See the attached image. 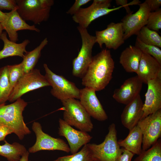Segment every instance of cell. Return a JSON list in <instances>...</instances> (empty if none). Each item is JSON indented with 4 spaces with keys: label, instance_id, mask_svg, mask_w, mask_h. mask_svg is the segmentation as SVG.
I'll return each mask as SVG.
<instances>
[{
    "label": "cell",
    "instance_id": "cell-1",
    "mask_svg": "<svg viewBox=\"0 0 161 161\" xmlns=\"http://www.w3.org/2000/svg\"><path fill=\"white\" fill-rule=\"evenodd\" d=\"M114 62L110 50L103 49L93 56L87 71L82 78V84L96 92L103 89L112 78Z\"/></svg>",
    "mask_w": 161,
    "mask_h": 161
},
{
    "label": "cell",
    "instance_id": "cell-2",
    "mask_svg": "<svg viewBox=\"0 0 161 161\" xmlns=\"http://www.w3.org/2000/svg\"><path fill=\"white\" fill-rule=\"evenodd\" d=\"M27 104L21 98L11 104L0 105V125L9 128L20 140L31 133L23 116Z\"/></svg>",
    "mask_w": 161,
    "mask_h": 161
},
{
    "label": "cell",
    "instance_id": "cell-3",
    "mask_svg": "<svg viewBox=\"0 0 161 161\" xmlns=\"http://www.w3.org/2000/svg\"><path fill=\"white\" fill-rule=\"evenodd\" d=\"M17 12L25 21L39 24L48 20L53 0H16Z\"/></svg>",
    "mask_w": 161,
    "mask_h": 161
},
{
    "label": "cell",
    "instance_id": "cell-4",
    "mask_svg": "<svg viewBox=\"0 0 161 161\" xmlns=\"http://www.w3.org/2000/svg\"><path fill=\"white\" fill-rule=\"evenodd\" d=\"M63 107V120L68 124L80 130L90 132L93 128L91 117L80 101L69 98L61 101Z\"/></svg>",
    "mask_w": 161,
    "mask_h": 161
},
{
    "label": "cell",
    "instance_id": "cell-5",
    "mask_svg": "<svg viewBox=\"0 0 161 161\" xmlns=\"http://www.w3.org/2000/svg\"><path fill=\"white\" fill-rule=\"evenodd\" d=\"M109 131L102 143L88 144L94 160L98 161H116L122 151L118 143L117 131L114 123L109 126Z\"/></svg>",
    "mask_w": 161,
    "mask_h": 161
},
{
    "label": "cell",
    "instance_id": "cell-6",
    "mask_svg": "<svg viewBox=\"0 0 161 161\" xmlns=\"http://www.w3.org/2000/svg\"><path fill=\"white\" fill-rule=\"evenodd\" d=\"M77 28L81 38L82 44L78 55L72 61V74L82 78L92 61V50L96 43V38L90 35L87 29L79 26Z\"/></svg>",
    "mask_w": 161,
    "mask_h": 161
},
{
    "label": "cell",
    "instance_id": "cell-7",
    "mask_svg": "<svg viewBox=\"0 0 161 161\" xmlns=\"http://www.w3.org/2000/svg\"><path fill=\"white\" fill-rule=\"evenodd\" d=\"M43 66L44 76L52 87L50 93L53 96L61 101L69 98L79 99L80 89L74 83L53 72L46 64Z\"/></svg>",
    "mask_w": 161,
    "mask_h": 161
},
{
    "label": "cell",
    "instance_id": "cell-8",
    "mask_svg": "<svg viewBox=\"0 0 161 161\" xmlns=\"http://www.w3.org/2000/svg\"><path fill=\"white\" fill-rule=\"evenodd\" d=\"M110 0H94L92 4L87 7L81 8L72 16V19L82 28L87 29L94 20L118 10L123 6L111 8Z\"/></svg>",
    "mask_w": 161,
    "mask_h": 161
},
{
    "label": "cell",
    "instance_id": "cell-9",
    "mask_svg": "<svg viewBox=\"0 0 161 161\" xmlns=\"http://www.w3.org/2000/svg\"><path fill=\"white\" fill-rule=\"evenodd\" d=\"M50 86L44 75H42L39 69H34L25 74L18 81L14 87L8 100L13 102L25 94L43 87Z\"/></svg>",
    "mask_w": 161,
    "mask_h": 161
},
{
    "label": "cell",
    "instance_id": "cell-10",
    "mask_svg": "<svg viewBox=\"0 0 161 161\" xmlns=\"http://www.w3.org/2000/svg\"><path fill=\"white\" fill-rule=\"evenodd\" d=\"M137 125L143 135L142 150L154 144L161 136V109L140 120Z\"/></svg>",
    "mask_w": 161,
    "mask_h": 161
},
{
    "label": "cell",
    "instance_id": "cell-11",
    "mask_svg": "<svg viewBox=\"0 0 161 161\" xmlns=\"http://www.w3.org/2000/svg\"><path fill=\"white\" fill-rule=\"evenodd\" d=\"M32 129L36 136L35 144L28 149L30 153H35L42 150H59L67 153L70 152L69 146L63 139L55 138L44 133L42 130L41 124L34 122Z\"/></svg>",
    "mask_w": 161,
    "mask_h": 161
},
{
    "label": "cell",
    "instance_id": "cell-12",
    "mask_svg": "<svg viewBox=\"0 0 161 161\" xmlns=\"http://www.w3.org/2000/svg\"><path fill=\"white\" fill-rule=\"evenodd\" d=\"M139 8L135 13L128 14L122 20L124 40L133 35H136L140 30L146 25L151 12L145 1L139 4Z\"/></svg>",
    "mask_w": 161,
    "mask_h": 161
},
{
    "label": "cell",
    "instance_id": "cell-13",
    "mask_svg": "<svg viewBox=\"0 0 161 161\" xmlns=\"http://www.w3.org/2000/svg\"><path fill=\"white\" fill-rule=\"evenodd\" d=\"M122 23L111 22L106 29L95 32L96 41L102 48L104 44L108 49H117L124 42Z\"/></svg>",
    "mask_w": 161,
    "mask_h": 161
},
{
    "label": "cell",
    "instance_id": "cell-14",
    "mask_svg": "<svg viewBox=\"0 0 161 161\" xmlns=\"http://www.w3.org/2000/svg\"><path fill=\"white\" fill-rule=\"evenodd\" d=\"M58 122V134L67 140L72 154L78 152L82 146L88 144L92 139V137L87 132L75 129L63 119L60 118Z\"/></svg>",
    "mask_w": 161,
    "mask_h": 161
},
{
    "label": "cell",
    "instance_id": "cell-15",
    "mask_svg": "<svg viewBox=\"0 0 161 161\" xmlns=\"http://www.w3.org/2000/svg\"><path fill=\"white\" fill-rule=\"evenodd\" d=\"M95 92L93 89L86 87L80 89V101L91 117L104 121L108 117Z\"/></svg>",
    "mask_w": 161,
    "mask_h": 161
},
{
    "label": "cell",
    "instance_id": "cell-16",
    "mask_svg": "<svg viewBox=\"0 0 161 161\" xmlns=\"http://www.w3.org/2000/svg\"><path fill=\"white\" fill-rule=\"evenodd\" d=\"M147 84L141 119L161 109V77L150 80Z\"/></svg>",
    "mask_w": 161,
    "mask_h": 161
},
{
    "label": "cell",
    "instance_id": "cell-17",
    "mask_svg": "<svg viewBox=\"0 0 161 161\" xmlns=\"http://www.w3.org/2000/svg\"><path fill=\"white\" fill-rule=\"evenodd\" d=\"M17 7L13 10L7 13V16L4 22L1 24L3 30H5L8 35L9 39L16 43L18 40L17 32L19 30H28L38 32L40 30L34 25L27 24L19 14Z\"/></svg>",
    "mask_w": 161,
    "mask_h": 161
},
{
    "label": "cell",
    "instance_id": "cell-18",
    "mask_svg": "<svg viewBox=\"0 0 161 161\" xmlns=\"http://www.w3.org/2000/svg\"><path fill=\"white\" fill-rule=\"evenodd\" d=\"M143 83L137 75L129 78L115 90L113 97L118 102L126 105L140 95Z\"/></svg>",
    "mask_w": 161,
    "mask_h": 161
},
{
    "label": "cell",
    "instance_id": "cell-19",
    "mask_svg": "<svg viewBox=\"0 0 161 161\" xmlns=\"http://www.w3.org/2000/svg\"><path fill=\"white\" fill-rule=\"evenodd\" d=\"M143 105L140 94L126 105L121 115L124 127L129 130L137 125L143 115Z\"/></svg>",
    "mask_w": 161,
    "mask_h": 161
},
{
    "label": "cell",
    "instance_id": "cell-20",
    "mask_svg": "<svg viewBox=\"0 0 161 161\" xmlns=\"http://www.w3.org/2000/svg\"><path fill=\"white\" fill-rule=\"evenodd\" d=\"M137 75L143 83L150 80L161 77V64L152 56L142 53Z\"/></svg>",
    "mask_w": 161,
    "mask_h": 161
},
{
    "label": "cell",
    "instance_id": "cell-21",
    "mask_svg": "<svg viewBox=\"0 0 161 161\" xmlns=\"http://www.w3.org/2000/svg\"><path fill=\"white\" fill-rule=\"evenodd\" d=\"M142 53L135 46L130 45L121 52L119 62L126 72L136 73Z\"/></svg>",
    "mask_w": 161,
    "mask_h": 161
},
{
    "label": "cell",
    "instance_id": "cell-22",
    "mask_svg": "<svg viewBox=\"0 0 161 161\" xmlns=\"http://www.w3.org/2000/svg\"><path fill=\"white\" fill-rule=\"evenodd\" d=\"M7 33L3 32L0 39L4 43L2 50L0 51V60L10 57L18 56L23 58L27 52L26 47L30 41L26 39L20 43L12 41L7 37Z\"/></svg>",
    "mask_w": 161,
    "mask_h": 161
},
{
    "label": "cell",
    "instance_id": "cell-23",
    "mask_svg": "<svg viewBox=\"0 0 161 161\" xmlns=\"http://www.w3.org/2000/svg\"><path fill=\"white\" fill-rule=\"evenodd\" d=\"M143 135L137 125L129 130L126 137L118 141L120 147L132 152L139 155L142 152Z\"/></svg>",
    "mask_w": 161,
    "mask_h": 161
},
{
    "label": "cell",
    "instance_id": "cell-24",
    "mask_svg": "<svg viewBox=\"0 0 161 161\" xmlns=\"http://www.w3.org/2000/svg\"><path fill=\"white\" fill-rule=\"evenodd\" d=\"M48 40L45 38L39 45L32 50L27 51L23 57L21 62L25 74L32 71L35 67L41 56L42 50L47 44Z\"/></svg>",
    "mask_w": 161,
    "mask_h": 161
},
{
    "label": "cell",
    "instance_id": "cell-25",
    "mask_svg": "<svg viewBox=\"0 0 161 161\" xmlns=\"http://www.w3.org/2000/svg\"><path fill=\"white\" fill-rule=\"evenodd\" d=\"M4 144L0 145V155L8 161H19L21 156L27 151L23 145L14 142L10 144L5 140Z\"/></svg>",
    "mask_w": 161,
    "mask_h": 161
},
{
    "label": "cell",
    "instance_id": "cell-26",
    "mask_svg": "<svg viewBox=\"0 0 161 161\" xmlns=\"http://www.w3.org/2000/svg\"><path fill=\"white\" fill-rule=\"evenodd\" d=\"M134 161H161L160 138L148 149L142 150Z\"/></svg>",
    "mask_w": 161,
    "mask_h": 161
},
{
    "label": "cell",
    "instance_id": "cell-27",
    "mask_svg": "<svg viewBox=\"0 0 161 161\" xmlns=\"http://www.w3.org/2000/svg\"><path fill=\"white\" fill-rule=\"evenodd\" d=\"M137 37L143 43L161 47V37L157 32L143 27L137 33Z\"/></svg>",
    "mask_w": 161,
    "mask_h": 161
},
{
    "label": "cell",
    "instance_id": "cell-28",
    "mask_svg": "<svg viewBox=\"0 0 161 161\" xmlns=\"http://www.w3.org/2000/svg\"><path fill=\"white\" fill-rule=\"evenodd\" d=\"M11 92L7 65L0 68V105L5 104Z\"/></svg>",
    "mask_w": 161,
    "mask_h": 161
},
{
    "label": "cell",
    "instance_id": "cell-29",
    "mask_svg": "<svg viewBox=\"0 0 161 161\" xmlns=\"http://www.w3.org/2000/svg\"><path fill=\"white\" fill-rule=\"evenodd\" d=\"M88 144L84 145L79 151L71 155L58 157L54 161H94Z\"/></svg>",
    "mask_w": 161,
    "mask_h": 161
},
{
    "label": "cell",
    "instance_id": "cell-30",
    "mask_svg": "<svg viewBox=\"0 0 161 161\" xmlns=\"http://www.w3.org/2000/svg\"><path fill=\"white\" fill-rule=\"evenodd\" d=\"M7 66L11 93L17 82L25 74L21 62L19 64Z\"/></svg>",
    "mask_w": 161,
    "mask_h": 161
},
{
    "label": "cell",
    "instance_id": "cell-31",
    "mask_svg": "<svg viewBox=\"0 0 161 161\" xmlns=\"http://www.w3.org/2000/svg\"><path fill=\"white\" fill-rule=\"evenodd\" d=\"M143 53L148 54L155 58L161 64V50L155 46L146 44L137 38L135 46Z\"/></svg>",
    "mask_w": 161,
    "mask_h": 161
},
{
    "label": "cell",
    "instance_id": "cell-32",
    "mask_svg": "<svg viewBox=\"0 0 161 161\" xmlns=\"http://www.w3.org/2000/svg\"><path fill=\"white\" fill-rule=\"evenodd\" d=\"M146 26L149 29L156 32L158 31L161 29V8L150 13Z\"/></svg>",
    "mask_w": 161,
    "mask_h": 161
},
{
    "label": "cell",
    "instance_id": "cell-33",
    "mask_svg": "<svg viewBox=\"0 0 161 161\" xmlns=\"http://www.w3.org/2000/svg\"><path fill=\"white\" fill-rule=\"evenodd\" d=\"M90 0H76L72 6L67 10L66 13L73 16L76 13L83 5L87 4Z\"/></svg>",
    "mask_w": 161,
    "mask_h": 161
},
{
    "label": "cell",
    "instance_id": "cell-34",
    "mask_svg": "<svg viewBox=\"0 0 161 161\" xmlns=\"http://www.w3.org/2000/svg\"><path fill=\"white\" fill-rule=\"evenodd\" d=\"M17 7L16 0H0V10H13Z\"/></svg>",
    "mask_w": 161,
    "mask_h": 161
},
{
    "label": "cell",
    "instance_id": "cell-35",
    "mask_svg": "<svg viewBox=\"0 0 161 161\" xmlns=\"http://www.w3.org/2000/svg\"><path fill=\"white\" fill-rule=\"evenodd\" d=\"M122 148V151L116 161H131L134 155L132 152Z\"/></svg>",
    "mask_w": 161,
    "mask_h": 161
},
{
    "label": "cell",
    "instance_id": "cell-36",
    "mask_svg": "<svg viewBox=\"0 0 161 161\" xmlns=\"http://www.w3.org/2000/svg\"><path fill=\"white\" fill-rule=\"evenodd\" d=\"M151 10V12H154L159 9L161 6V0H146Z\"/></svg>",
    "mask_w": 161,
    "mask_h": 161
},
{
    "label": "cell",
    "instance_id": "cell-37",
    "mask_svg": "<svg viewBox=\"0 0 161 161\" xmlns=\"http://www.w3.org/2000/svg\"><path fill=\"white\" fill-rule=\"evenodd\" d=\"M13 133V131L8 128L0 125V141H4L6 136Z\"/></svg>",
    "mask_w": 161,
    "mask_h": 161
},
{
    "label": "cell",
    "instance_id": "cell-38",
    "mask_svg": "<svg viewBox=\"0 0 161 161\" xmlns=\"http://www.w3.org/2000/svg\"><path fill=\"white\" fill-rule=\"evenodd\" d=\"M7 16V13H4L0 10V24H1L5 21Z\"/></svg>",
    "mask_w": 161,
    "mask_h": 161
},
{
    "label": "cell",
    "instance_id": "cell-39",
    "mask_svg": "<svg viewBox=\"0 0 161 161\" xmlns=\"http://www.w3.org/2000/svg\"><path fill=\"white\" fill-rule=\"evenodd\" d=\"M30 153L27 151L21 157L19 161H31L29 160V156Z\"/></svg>",
    "mask_w": 161,
    "mask_h": 161
},
{
    "label": "cell",
    "instance_id": "cell-40",
    "mask_svg": "<svg viewBox=\"0 0 161 161\" xmlns=\"http://www.w3.org/2000/svg\"><path fill=\"white\" fill-rule=\"evenodd\" d=\"M3 29L2 27V26L1 24H0V38L1 36L3 33Z\"/></svg>",
    "mask_w": 161,
    "mask_h": 161
},
{
    "label": "cell",
    "instance_id": "cell-41",
    "mask_svg": "<svg viewBox=\"0 0 161 161\" xmlns=\"http://www.w3.org/2000/svg\"><path fill=\"white\" fill-rule=\"evenodd\" d=\"M94 161H98L96 160H94Z\"/></svg>",
    "mask_w": 161,
    "mask_h": 161
},
{
    "label": "cell",
    "instance_id": "cell-42",
    "mask_svg": "<svg viewBox=\"0 0 161 161\" xmlns=\"http://www.w3.org/2000/svg\"></svg>",
    "mask_w": 161,
    "mask_h": 161
}]
</instances>
